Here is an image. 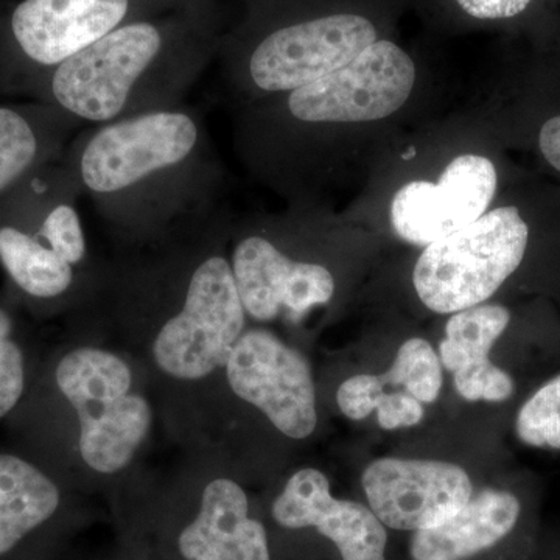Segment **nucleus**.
<instances>
[{"mask_svg":"<svg viewBox=\"0 0 560 560\" xmlns=\"http://www.w3.org/2000/svg\"><path fill=\"white\" fill-rule=\"evenodd\" d=\"M160 422L145 377L121 350L73 338L44 350L5 425L11 444L70 489H114L142 460Z\"/></svg>","mask_w":560,"mask_h":560,"instance_id":"obj_1","label":"nucleus"},{"mask_svg":"<svg viewBox=\"0 0 560 560\" xmlns=\"http://www.w3.org/2000/svg\"><path fill=\"white\" fill-rule=\"evenodd\" d=\"M529 237L517 206L488 210L464 230L425 246L412 272L419 300L441 315L481 305L521 268Z\"/></svg>","mask_w":560,"mask_h":560,"instance_id":"obj_2","label":"nucleus"},{"mask_svg":"<svg viewBox=\"0 0 560 560\" xmlns=\"http://www.w3.org/2000/svg\"><path fill=\"white\" fill-rule=\"evenodd\" d=\"M231 407L256 411L287 440H307L318 425L311 363L272 331L246 329L221 372L191 452L200 448L210 419Z\"/></svg>","mask_w":560,"mask_h":560,"instance_id":"obj_3","label":"nucleus"},{"mask_svg":"<svg viewBox=\"0 0 560 560\" xmlns=\"http://www.w3.org/2000/svg\"><path fill=\"white\" fill-rule=\"evenodd\" d=\"M190 512L176 529L180 560H271L265 526L250 517L248 493L219 460L179 452Z\"/></svg>","mask_w":560,"mask_h":560,"instance_id":"obj_4","label":"nucleus"},{"mask_svg":"<svg viewBox=\"0 0 560 560\" xmlns=\"http://www.w3.org/2000/svg\"><path fill=\"white\" fill-rule=\"evenodd\" d=\"M416 68L390 40H375L355 60L293 91L289 108L312 124H361L385 119L410 98Z\"/></svg>","mask_w":560,"mask_h":560,"instance_id":"obj_5","label":"nucleus"},{"mask_svg":"<svg viewBox=\"0 0 560 560\" xmlns=\"http://www.w3.org/2000/svg\"><path fill=\"white\" fill-rule=\"evenodd\" d=\"M161 46V33L147 22L116 28L58 65L51 92L62 108L81 119L110 120L124 110Z\"/></svg>","mask_w":560,"mask_h":560,"instance_id":"obj_6","label":"nucleus"},{"mask_svg":"<svg viewBox=\"0 0 560 560\" xmlns=\"http://www.w3.org/2000/svg\"><path fill=\"white\" fill-rule=\"evenodd\" d=\"M377 40L370 20L334 14L272 33L254 51L250 79L261 91H296L349 65Z\"/></svg>","mask_w":560,"mask_h":560,"instance_id":"obj_7","label":"nucleus"},{"mask_svg":"<svg viewBox=\"0 0 560 560\" xmlns=\"http://www.w3.org/2000/svg\"><path fill=\"white\" fill-rule=\"evenodd\" d=\"M198 140L183 113H153L98 131L81 158V178L95 194H114L189 156Z\"/></svg>","mask_w":560,"mask_h":560,"instance_id":"obj_8","label":"nucleus"},{"mask_svg":"<svg viewBox=\"0 0 560 560\" xmlns=\"http://www.w3.org/2000/svg\"><path fill=\"white\" fill-rule=\"evenodd\" d=\"M497 189L495 164L480 154H463L447 165L438 183L405 184L390 202V223L405 242L429 246L485 215Z\"/></svg>","mask_w":560,"mask_h":560,"instance_id":"obj_9","label":"nucleus"},{"mask_svg":"<svg viewBox=\"0 0 560 560\" xmlns=\"http://www.w3.org/2000/svg\"><path fill=\"white\" fill-rule=\"evenodd\" d=\"M361 482L383 525L416 533L451 518L474 492L469 474L442 460L377 459L366 467Z\"/></svg>","mask_w":560,"mask_h":560,"instance_id":"obj_10","label":"nucleus"},{"mask_svg":"<svg viewBox=\"0 0 560 560\" xmlns=\"http://www.w3.org/2000/svg\"><path fill=\"white\" fill-rule=\"evenodd\" d=\"M231 268L246 315L259 323H270L282 313L300 319L334 298L335 279L326 267L293 260L259 235L235 246Z\"/></svg>","mask_w":560,"mask_h":560,"instance_id":"obj_11","label":"nucleus"},{"mask_svg":"<svg viewBox=\"0 0 560 560\" xmlns=\"http://www.w3.org/2000/svg\"><path fill=\"white\" fill-rule=\"evenodd\" d=\"M272 521L285 529L315 528L342 560H386L385 525L371 508L335 499L326 474L304 467L290 475L271 504Z\"/></svg>","mask_w":560,"mask_h":560,"instance_id":"obj_12","label":"nucleus"},{"mask_svg":"<svg viewBox=\"0 0 560 560\" xmlns=\"http://www.w3.org/2000/svg\"><path fill=\"white\" fill-rule=\"evenodd\" d=\"M70 489L43 464L0 445V560H28L68 510Z\"/></svg>","mask_w":560,"mask_h":560,"instance_id":"obj_13","label":"nucleus"},{"mask_svg":"<svg viewBox=\"0 0 560 560\" xmlns=\"http://www.w3.org/2000/svg\"><path fill=\"white\" fill-rule=\"evenodd\" d=\"M130 0H24L11 18L22 51L44 66L62 61L116 31Z\"/></svg>","mask_w":560,"mask_h":560,"instance_id":"obj_14","label":"nucleus"},{"mask_svg":"<svg viewBox=\"0 0 560 560\" xmlns=\"http://www.w3.org/2000/svg\"><path fill=\"white\" fill-rule=\"evenodd\" d=\"M521 501L506 490H482L451 518L418 530L410 551L415 560H464L489 550L517 525Z\"/></svg>","mask_w":560,"mask_h":560,"instance_id":"obj_15","label":"nucleus"},{"mask_svg":"<svg viewBox=\"0 0 560 560\" xmlns=\"http://www.w3.org/2000/svg\"><path fill=\"white\" fill-rule=\"evenodd\" d=\"M0 264L16 289L32 301L61 300L75 282L73 265L14 226L0 228Z\"/></svg>","mask_w":560,"mask_h":560,"instance_id":"obj_16","label":"nucleus"},{"mask_svg":"<svg viewBox=\"0 0 560 560\" xmlns=\"http://www.w3.org/2000/svg\"><path fill=\"white\" fill-rule=\"evenodd\" d=\"M510 323L511 312L503 305L481 304L453 313L440 346L441 363L455 374L490 360V349Z\"/></svg>","mask_w":560,"mask_h":560,"instance_id":"obj_17","label":"nucleus"},{"mask_svg":"<svg viewBox=\"0 0 560 560\" xmlns=\"http://www.w3.org/2000/svg\"><path fill=\"white\" fill-rule=\"evenodd\" d=\"M44 350L14 313L0 305V422H7L27 397Z\"/></svg>","mask_w":560,"mask_h":560,"instance_id":"obj_18","label":"nucleus"},{"mask_svg":"<svg viewBox=\"0 0 560 560\" xmlns=\"http://www.w3.org/2000/svg\"><path fill=\"white\" fill-rule=\"evenodd\" d=\"M441 359L423 338H411L400 346L388 371L378 375L388 388H401L422 404H433L442 388Z\"/></svg>","mask_w":560,"mask_h":560,"instance_id":"obj_19","label":"nucleus"},{"mask_svg":"<svg viewBox=\"0 0 560 560\" xmlns=\"http://www.w3.org/2000/svg\"><path fill=\"white\" fill-rule=\"evenodd\" d=\"M515 430L530 447L560 451V374L523 405Z\"/></svg>","mask_w":560,"mask_h":560,"instance_id":"obj_20","label":"nucleus"},{"mask_svg":"<svg viewBox=\"0 0 560 560\" xmlns=\"http://www.w3.org/2000/svg\"><path fill=\"white\" fill-rule=\"evenodd\" d=\"M36 151L38 142L28 121L16 110L0 108V191L31 167Z\"/></svg>","mask_w":560,"mask_h":560,"instance_id":"obj_21","label":"nucleus"},{"mask_svg":"<svg viewBox=\"0 0 560 560\" xmlns=\"http://www.w3.org/2000/svg\"><path fill=\"white\" fill-rule=\"evenodd\" d=\"M455 388L467 401H504L514 394L515 383L510 374L492 361L470 364L455 372Z\"/></svg>","mask_w":560,"mask_h":560,"instance_id":"obj_22","label":"nucleus"},{"mask_svg":"<svg viewBox=\"0 0 560 560\" xmlns=\"http://www.w3.org/2000/svg\"><path fill=\"white\" fill-rule=\"evenodd\" d=\"M40 237L51 250L73 267L81 264L86 256V241L79 213L68 205L51 210L40 228Z\"/></svg>","mask_w":560,"mask_h":560,"instance_id":"obj_23","label":"nucleus"},{"mask_svg":"<svg viewBox=\"0 0 560 560\" xmlns=\"http://www.w3.org/2000/svg\"><path fill=\"white\" fill-rule=\"evenodd\" d=\"M385 393L386 386L378 375H353L338 388L337 404L346 418L363 420L377 410L378 401Z\"/></svg>","mask_w":560,"mask_h":560,"instance_id":"obj_24","label":"nucleus"},{"mask_svg":"<svg viewBox=\"0 0 560 560\" xmlns=\"http://www.w3.org/2000/svg\"><path fill=\"white\" fill-rule=\"evenodd\" d=\"M423 419V404L405 390L385 393L378 401L377 420L383 430L418 425Z\"/></svg>","mask_w":560,"mask_h":560,"instance_id":"obj_25","label":"nucleus"},{"mask_svg":"<svg viewBox=\"0 0 560 560\" xmlns=\"http://www.w3.org/2000/svg\"><path fill=\"white\" fill-rule=\"evenodd\" d=\"M460 9L482 21H504L521 16L534 0H456Z\"/></svg>","mask_w":560,"mask_h":560,"instance_id":"obj_26","label":"nucleus"},{"mask_svg":"<svg viewBox=\"0 0 560 560\" xmlns=\"http://www.w3.org/2000/svg\"><path fill=\"white\" fill-rule=\"evenodd\" d=\"M537 150L552 168L560 173V113L548 117L537 132Z\"/></svg>","mask_w":560,"mask_h":560,"instance_id":"obj_27","label":"nucleus"}]
</instances>
